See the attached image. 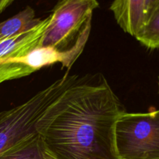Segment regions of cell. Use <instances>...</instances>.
<instances>
[{
  "label": "cell",
  "mask_w": 159,
  "mask_h": 159,
  "mask_svg": "<svg viewBox=\"0 0 159 159\" xmlns=\"http://www.w3.org/2000/svg\"><path fill=\"white\" fill-rule=\"evenodd\" d=\"M122 112L106 79H79L47 109L36 130L51 159H119L114 129Z\"/></svg>",
  "instance_id": "cell-1"
},
{
  "label": "cell",
  "mask_w": 159,
  "mask_h": 159,
  "mask_svg": "<svg viewBox=\"0 0 159 159\" xmlns=\"http://www.w3.org/2000/svg\"><path fill=\"white\" fill-rule=\"evenodd\" d=\"M79 79L77 75H65L23 103L0 112V155L37 133L36 125L38 120Z\"/></svg>",
  "instance_id": "cell-2"
},
{
  "label": "cell",
  "mask_w": 159,
  "mask_h": 159,
  "mask_svg": "<svg viewBox=\"0 0 159 159\" xmlns=\"http://www.w3.org/2000/svg\"><path fill=\"white\" fill-rule=\"evenodd\" d=\"M99 5L98 0H59L49 16V23L38 47L65 51L86 43L93 11Z\"/></svg>",
  "instance_id": "cell-3"
},
{
  "label": "cell",
  "mask_w": 159,
  "mask_h": 159,
  "mask_svg": "<svg viewBox=\"0 0 159 159\" xmlns=\"http://www.w3.org/2000/svg\"><path fill=\"white\" fill-rule=\"evenodd\" d=\"M119 159H159V110L121 113L114 129Z\"/></svg>",
  "instance_id": "cell-4"
},
{
  "label": "cell",
  "mask_w": 159,
  "mask_h": 159,
  "mask_svg": "<svg viewBox=\"0 0 159 159\" xmlns=\"http://www.w3.org/2000/svg\"><path fill=\"white\" fill-rule=\"evenodd\" d=\"M49 23V16L27 30L0 41V61L22 57L38 47Z\"/></svg>",
  "instance_id": "cell-5"
},
{
  "label": "cell",
  "mask_w": 159,
  "mask_h": 159,
  "mask_svg": "<svg viewBox=\"0 0 159 159\" xmlns=\"http://www.w3.org/2000/svg\"><path fill=\"white\" fill-rule=\"evenodd\" d=\"M146 0H113L110 9L121 29L135 37L145 23Z\"/></svg>",
  "instance_id": "cell-6"
},
{
  "label": "cell",
  "mask_w": 159,
  "mask_h": 159,
  "mask_svg": "<svg viewBox=\"0 0 159 159\" xmlns=\"http://www.w3.org/2000/svg\"><path fill=\"white\" fill-rule=\"evenodd\" d=\"M36 17L34 9L26 6L13 16L0 23V41L27 30L40 21Z\"/></svg>",
  "instance_id": "cell-7"
},
{
  "label": "cell",
  "mask_w": 159,
  "mask_h": 159,
  "mask_svg": "<svg viewBox=\"0 0 159 159\" xmlns=\"http://www.w3.org/2000/svg\"><path fill=\"white\" fill-rule=\"evenodd\" d=\"M0 159L48 158L45 156L40 135L36 133L3 152L0 155Z\"/></svg>",
  "instance_id": "cell-8"
},
{
  "label": "cell",
  "mask_w": 159,
  "mask_h": 159,
  "mask_svg": "<svg viewBox=\"0 0 159 159\" xmlns=\"http://www.w3.org/2000/svg\"><path fill=\"white\" fill-rule=\"evenodd\" d=\"M134 37L149 49H159V5Z\"/></svg>",
  "instance_id": "cell-9"
},
{
  "label": "cell",
  "mask_w": 159,
  "mask_h": 159,
  "mask_svg": "<svg viewBox=\"0 0 159 159\" xmlns=\"http://www.w3.org/2000/svg\"><path fill=\"white\" fill-rule=\"evenodd\" d=\"M159 5V0H146L145 4V22L155 8Z\"/></svg>",
  "instance_id": "cell-10"
},
{
  "label": "cell",
  "mask_w": 159,
  "mask_h": 159,
  "mask_svg": "<svg viewBox=\"0 0 159 159\" xmlns=\"http://www.w3.org/2000/svg\"><path fill=\"white\" fill-rule=\"evenodd\" d=\"M14 0H0V14L8 7L10 6Z\"/></svg>",
  "instance_id": "cell-11"
},
{
  "label": "cell",
  "mask_w": 159,
  "mask_h": 159,
  "mask_svg": "<svg viewBox=\"0 0 159 159\" xmlns=\"http://www.w3.org/2000/svg\"><path fill=\"white\" fill-rule=\"evenodd\" d=\"M158 93H159V77H158Z\"/></svg>",
  "instance_id": "cell-12"
},
{
  "label": "cell",
  "mask_w": 159,
  "mask_h": 159,
  "mask_svg": "<svg viewBox=\"0 0 159 159\" xmlns=\"http://www.w3.org/2000/svg\"><path fill=\"white\" fill-rule=\"evenodd\" d=\"M44 154H45V153H44ZM45 156H46V158H48V159H51V158H49V157H48V156H47V155H45Z\"/></svg>",
  "instance_id": "cell-13"
}]
</instances>
